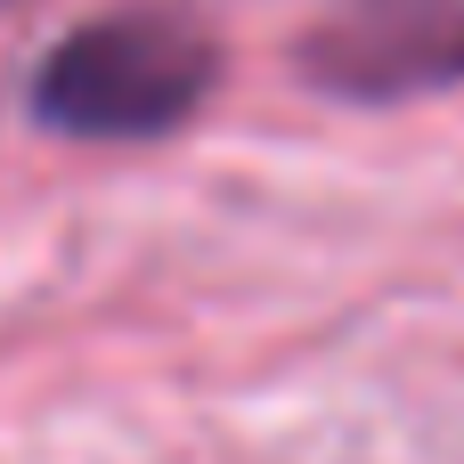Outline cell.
I'll return each mask as SVG.
<instances>
[{"mask_svg":"<svg viewBox=\"0 0 464 464\" xmlns=\"http://www.w3.org/2000/svg\"><path fill=\"white\" fill-rule=\"evenodd\" d=\"M220 82V41L171 8H114L73 33H57L24 82V106L57 139H163L179 130Z\"/></svg>","mask_w":464,"mask_h":464,"instance_id":"cell-1","label":"cell"},{"mask_svg":"<svg viewBox=\"0 0 464 464\" xmlns=\"http://www.w3.org/2000/svg\"><path fill=\"white\" fill-rule=\"evenodd\" d=\"M302 82L351 106H400L464 90V0H359L302 33Z\"/></svg>","mask_w":464,"mask_h":464,"instance_id":"cell-2","label":"cell"}]
</instances>
